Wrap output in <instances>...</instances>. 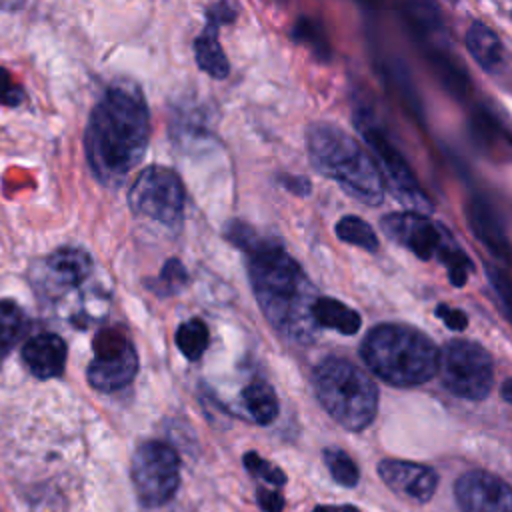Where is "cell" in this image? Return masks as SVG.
Returning <instances> with one entry per match:
<instances>
[{
	"instance_id": "cell-5",
	"label": "cell",
	"mask_w": 512,
	"mask_h": 512,
	"mask_svg": "<svg viewBox=\"0 0 512 512\" xmlns=\"http://www.w3.org/2000/svg\"><path fill=\"white\" fill-rule=\"evenodd\" d=\"M314 390L322 408L346 430H364L378 410V388L356 364L326 358L314 368Z\"/></svg>"
},
{
	"instance_id": "cell-31",
	"label": "cell",
	"mask_w": 512,
	"mask_h": 512,
	"mask_svg": "<svg viewBox=\"0 0 512 512\" xmlns=\"http://www.w3.org/2000/svg\"><path fill=\"white\" fill-rule=\"evenodd\" d=\"M256 500L264 512H280L284 506V498L280 496V492L270 488H258Z\"/></svg>"
},
{
	"instance_id": "cell-13",
	"label": "cell",
	"mask_w": 512,
	"mask_h": 512,
	"mask_svg": "<svg viewBox=\"0 0 512 512\" xmlns=\"http://www.w3.org/2000/svg\"><path fill=\"white\" fill-rule=\"evenodd\" d=\"M234 14L236 12L228 0H218L208 8L206 26L202 34L194 40V56L198 68L216 80L226 78L230 72L228 58L218 42V30L222 24L232 22Z\"/></svg>"
},
{
	"instance_id": "cell-21",
	"label": "cell",
	"mask_w": 512,
	"mask_h": 512,
	"mask_svg": "<svg viewBox=\"0 0 512 512\" xmlns=\"http://www.w3.org/2000/svg\"><path fill=\"white\" fill-rule=\"evenodd\" d=\"M210 342V334L206 324L200 318H190L180 328L176 330V344L178 350L188 358V360H198Z\"/></svg>"
},
{
	"instance_id": "cell-25",
	"label": "cell",
	"mask_w": 512,
	"mask_h": 512,
	"mask_svg": "<svg viewBox=\"0 0 512 512\" xmlns=\"http://www.w3.org/2000/svg\"><path fill=\"white\" fill-rule=\"evenodd\" d=\"M292 38L300 44H306L310 46L318 58H328L330 56V46H328V40L320 28L318 22L310 20V18H300L292 30Z\"/></svg>"
},
{
	"instance_id": "cell-23",
	"label": "cell",
	"mask_w": 512,
	"mask_h": 512,
	"mask_svg": "<svg viewBox=\"0 0 512 512\" xmlns=\"http://www.w3.org/2000/svg\"><path fill=\"white\" fill-rule=\"evenodd\" d=\"M24 312L10 300H0V354H6L22 336Z\"/></svg>"
},
{
	"instance_id": "cell-7",
	"label": "cell",
	"mask_w": 512,
	"mask_h": 512,
	"mask_svg": "<svg viewBox=\"0 0 512 512\" xmlns=\"http://www.w3.org/2000/svg\"><path fill=\"white\" fill-rule=\"evenodd\" d=\"M356 126L380 168L386 190H390L394 198L402 202L408 210L428 214L432 210V202L418 184L412 168L408 166L400 150L388 138V134L368 116L356 118Z\"/></svg>"
},
{
	"instance_id": "cell-10",
	"label": "cell",
	"mask_w": 512,
	"mask_h": 512,
	"mask_svg": "<svg viewBox=\"0 0 512 512\" xmlns=\"http://www.w3.org/2000/svg\"><path fill=\"white\" fill-rule=\"evenodd\" d=\"M132 482L142 504H166L180 482V458L176 450L160 440L140 444L132 458Z\"/></svg>"
},
{
	"instance_id": "cell-35",
	"label": "cell",
	"mask_w": 512,
	"mask_h": 512,
	"mask_svg": "<svg viewBox=\"0 0 512 512\" xmlns=\"http://www.w3.org/2000/svg\"><path fill=\"white\" fill-rule=\"evenodd\" d=\"M20 6H22V0H0V8H4V10H14Z\"/></svg>"
},
{
	"instance_id": "cell-15",
	"label": "cell",
	"mask_w": 512,
	"mask_h": 512,
	"mask_svg": "<svg viewBox=\"0 0 512 512\" xmlns=\"http://www.w3.org/2000/svg\"><path fill=\"white\" fill-rule=\"evenodd\" d=\"M92 272V260L88 252L80 248H58L42 262L44 286L52 292H62L82 284Z\"/></svg>"
},
{
	"instance_id": "cell-30",
	"label": "cell",
	"mask_w": 512,
	"mask_h": 512,
	"mask_svg": "<svg viewBox=\"0 0 512 512\" xmlns=\"http://www.w3.org/2000/svg\"><path fill=\"white\" fill-rule=\"evenodd\" d=\"M436 316L452 330H464L466 324H468V318L462 310H456V308H450L446 304H438L436 306Z\"/></svg>"
},
{
	"instance_id": "cell-11",
	"label": "cell",
	"mask_w": 512,
	"mask_h": 512,
	"mask_svg": "<svg viewBox=\"0 0 512 512\" xmlns=\"http://www.w3.org/2000/svg\"><path fill=\"white\" fill-rule=\"evenodd\" d=\"M94 358L86 370L92 388L102 392H114L132 382L138 372V354L118 326L102 328L92 340Z\"/></svg>"
},
{
	"instance_id": "cell-28",
	"label": "cell",
	"mask_w": 512,
	"mask_h": 512,
	"mask_svg": "<svg viewBox=\"0 0 512 512\" xmlns=\"http://www.w3.org/2000/svg\"><path fill=\"white\" fill-rule=\"evenodd\" d=\"M184 280H186V270L178 260H168L158 278V282L164 286L162 292H168V294L180 290L184 286Z\"/></svg>"
},
{
	"instance_id": "cell-26",
	"label": "cell",
	"mask_w": 512,
	"mask_h": 512,
	"mask_svg": "<svg viewBox=\"0 0 512 512\" xmlns=\"http://www.w3.org/2000/svg\"><path fill=\"white\" fill-rule=\"evenodd\" d=\"M244 466L248 468V472H252L254 476L264 478V482L272 484V486H282L286 482V476L280 468L272 466L270 462L262 460L256 452H246L244 454Z\"/></svg>"
},
{
	"instance_id": "cell-27",
	"label": "cell",
	"mask_w": 512,
	"mask_h": 512,
	"mask_svg": "<svg viewBox=\"0 0 512 512\" xmlns=\"http://www.w3.org/2000/svg\"><path fill=\"white\" fill-rule=\"evenodd\" d=\"M486 272H488L492 288L500 296V302L504 304V308H506V312H508V316L512 320V280H510V276L504 270H500L498 266H494V264H488Z\"/></svg>"
},
{
	"instance_id": "cell-17",
	"label": "cell",
	"mask_w": 512,
	"mask_h": 512,
	"mask_svg": "<svg viewBox=\"0 0 512 512\" xmlns=\"http://www.w3.org/2000/svg\"><path fill=\"white\" fill-rule=\"evenodd\" d=\"M464 42L466 50L480 64L482 70L496 72L504 64V46L488 24L474 20L466 30Z\"/></svg>"
},
{
	"instance_id": "cell-6",
	"label": "cell",
	"mask_w": 512,
	"mask_h": 512,
	"mask_svg": "<svg viewBox=\"0 0 512 512\" xmlns=\"http://www.w3.org/2000/svg\"><path fill=\"white\" fill-rule=\"evenodd\" d=\"M380 224L390 240L408 248L418 258H438L442 264H446L450 282L454 286L466 284L472 262L440 222H434L422 212L406 210L384 216Z\"/></svg>"
},
{
	"instance_id": "cell-2",
	"label": "cell",
	"mask_w": 512,
	"mask_h": 512,
	"mask_svg": "<svg viewBox=\"0 0 512 512\" xmlns=\"http://www.w3.org/2000/svg\"><path fill=\"white\" fill-rule=\"evenodd\" d=\"M150 140V114L134 84H114L92 108L86 126V158L94 176L120 184L144 158Z\"/></svg>"
},
{
	"instance_id": "cell-12",
	"label": "cell",
	"mask_w": 512,
	"mask_h": 512,
	"mask_svg": "<svg viewBox=\"0 0 512 512\" xmlns=\"http://www.w3.org/2000/svg\"><path fill=\"white\" fill-rule=\"evenodd\" d=\"M454 496L462 512H512V486L486 470L462 474Z\"/></svg>"
},
{
	"instance_id": "cell-33",
	"label": "cell",
	"mask_w": 512,
	"mask_h": 512,
	"mask_svg": "<svg viewBox=\"0 0 512 512\" xmlns=\"http://www.w3.org/2000/svg\"><path fill=\"white\" fill-rule=\"evenodd\" d=\"M314 512H360V510L352 504H346V506H316Z\"/></svg>"
},
{
	"instance_id": "cell-32",
	"label": "cell",
	"mask_w": 512,
	"mask_h": 512,
	"mask_svg": "<svg viewBox=\"0 0 512 512\" xmlns=\"http://www.w3.org/2000/svg\"><path fill=\"white\" fill-rule=\"evenodd\" d=\"M280 182L284 188H288L290 192H294L298 196H306L310 192V182L304 176H282Z\"/></svg>"
},
{
	"instance_id": "cell-19",
	"label": "cell",
	"mask_w": 512,
	"mask_h": 512,
	"mask_svg": "<svg viewBox=\"0 0 512 512\" xmlns=\"http://www.w3.org/2000/svg\"><path fill=\"white\" fill-rule=\"evenodd\" d=\"M470 224L476 232V236L500 258L508 256V240L496 220V216L492 214V210L482 204V202H474L470 206Z\"/></svg>"
},
{
	"instance_id": "cell-9",
	"label": "cell",
	"mask_w": 512,
	"mask_h": 512,
	"mask_svg": "<svg viewBox=\"0 0 512 512\" xmlns=\"http://www.w3.org/2000/svg\"><path fill=\"white\" fill-rule=\"evenodd\" d=\"M128 204L138 216L164 226H178L184 216L182 180L166 166H148L136 176L128 192Z\"/></svg>"
},
{
	"instance_id": "cell-8",
	"label": "cell",
	"mask_w": 512,
	"mask_h": 512,
	"mask_svg": "<svg viewBox=\"0 0 512 512\" xmlns=\"http://www.w3.org/2000/svg\"><path fill=\"white\" fill-rule=\"evenodd\" d=\"M438 374L454 396L466 400H482L494 386V362L488 350L470 340H452L440 350Z\"/></svg>"
},
{
	"instance_id": "cell-22",
	"label": "cell",
	"mask_w": 512,
	"mask_h": 512,
	"mask_svg": "<svg viewBox=\"0 0 512 512\" xmlns=\"http://www.w3.org/2000/svg\"><path fill=\"white\" fill-rule=\"evenodd\" d=\"M336 236L352 246L374 252L378 248V236L372 226L358 216H344L336 222Z\"/></svg>"
},
{
	"instance_id": "cell-16",
	"label": "cell",
	"mask_w": 512,
	"mask_h": 512,
	"mask_svg": "<svg viewBox=\"0 0 512 512\" xmlns=\"http://www.w3.org/2000/svg\"><path fill=\"white\" fill-rule=\"evenodd\" d=\"M22 358L36 378H56L66 366V344L56 334H38L26 340Z\"/></svg>"
},
{
	"instance_id": "cell-34",
	"label": "cell",
	"mask_w": 512,
	"mask_h": 512,
	"mask_svg": "<svg viewBox=\"0 0 512 512\" xmlns=\"http://www.w3.org/2000/svg\"><path fill=\"white\" fill-rule=\"evenodd\" d=\"M502 396H504L506 402L512 404V378L504 380V384H502Z\"/></svg>"
},
{
	"instance_id": "cell-14",
	"label": "cell",
	"mask_w": 512,
	"mask_h": 512,
	"mask_svg": "<svg viewBox=\"0 0 512 512\" xmlns=\"http://www.w3.org/2000/svg\"><path fill=\"white\" fill-rule=\"evenodd\" d=\"M378 474L388 488L414 502H428L438 486V474L432 468L408 460H382Z\"/></svg>"
},
{
	"instance_id": "cell-18",
	"label": "cell",
	"mask_w": 512,
	"mask_h": 512,
	"mask_svg": "<svg viewBox=\"0 0 512 512\" xmlns=\"http://www.w3.org/2000/svg\"><path fill=\"white\" fill-rule=\"evenodd\" d=\"M312 316L318 326L334 328L342 334H356L362 324V318L358 316L356 310L348 308L346 304H342L334 298H326V296H318L314 300Z\"/></svg>"
},
{
	"instance_id": "cell-20",
	"label": "cell",
	"mask_w": 512,
	"mask_h": 512,
	"mask_svg": "<svg viewBox=\"0 0 512 512\" xmlns=\"http://www.w3.org/2000/svg\"><path fill=\"white\" fill-rule=\"evenodd\" d=\"M242 402L258 424H270L278 416V398L272 386L262 380H256L242 390Z\"/></svg>"
},
{
	"instance_id": "cell-3",
	"label": "cell",
	"mask_w": 512,
	"mask_h": 512,
	"mask_svg": "<svg viewBox=\"0 0 512 512\" xmlns=\"http://www.w3.org/2000/svg\"><path fill=\"white\" fill-rule=\"evenodd\" d=\"M312 166L362 204L378 206L384 200V180L374 156L332 122H314L306 130Z\"/></svg>"
},
{
	"instance_id": "cell-29",
	"label": "cell",
	"mask_w": 512,
	"mask_h": 512,
	"mask_svg": "<svg viewBox=\"0 0 512 512\" xmlns=\"http://www.w3.org/2000/svg\"><path fill=\"white\" fill-rule=\"evenodd\" d=\"M24 102V90L12 80L8 70L0 68V104L18 106Z\"/></svg>"
},
{
	"instance_id": "cell-24",
	"label": "cell",
	"mask_w": 512,
	"mask_h": 512,
	"mask_svg": "<svg viewBox=\"0 0 512 512\" xmlns=\"http://www.w3.org/2000/svg\"><path fill=\"white\" fill-rule=\"evenodd\" d=\"M324 462L332 474V478L346 486V488H354L358 484V466L354 464V460L340 448H326L324 450Z\"/></svg>"
},
{
	"instance_id": "cell-4",
	"label": "cell",
	"mask_w": 512,
	"mask_h": 512,
	"mask_svg": "<svg viewBox=\"0 0 512 512\" xmlns=\"http://www.w3.org/2000/svg\"><path fill=\"white\" fill-rule=\"evenodd\" d=\"M366 366L390 386L412 388L438 372L440 350L420 330L406 324H380L360 346Z\"/></svg>"
},
{
	"instance_id": "cell-1",
	"label": "cell",
	"mask_w": 512,
	"mask_h": 512,
	"mask_svg": "<svg viewBox=\"0 0 512 512\" xmlns=\"http://www.w3.org/2000/svg\"><path fill=\"white\" fill-rule=\"evenodd\" d=\"M226 236L248 254V274L268 322L288 340L306 344L316 336L312 304L318 298L300 264L272 240H262L244 222H230Z\"/></svg>"
}]
</instances>
